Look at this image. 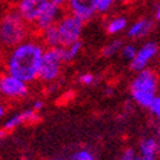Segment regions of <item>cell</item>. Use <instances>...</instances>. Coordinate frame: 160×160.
<instances>
[{
	"mask_svg": "<svg viewBox=\"0 0 160 160\" xmlns=\"http://www.w3.org/2000/svg\"><path fill=\"white\" fill-rule=\"evenodd\" d=\"M45 46L37 35L32 33L21 44L5 51L4 72L14 76L26 83H32L37 79L40 63Z\"/></svg>",
	"mask_w": 160,
	"mask_h": 160,
	"instance_id": "6da1fadb",
	"label": "cell"
},
{
	"mask_svg": "<svg viewBox=\"0 0 160 160\" xmlns=\"http://www.w3.org/2000/svg\"><path fill=\"white\" fill-rule=\"evenodd\" d=\"M31 26L12 8L0 17V50L8 51L32 35Z\"/></svg>",
	"mask_w": 160,
	"mask_h": 160,
	"instance_id": "7a4b0ae2",
	"label": "cell"
},
{
	"mask_svg": "<svg viewBox=\"0 0 160 160\" xmlns=\"http://www.w3.org/2000/svg\"><path fill=\"white\" fill-rule=\"evenodd\" d=\"M131 95L140 106L146 108L151 104V101L158 96V74L151 68H145L137 72V76L132 79Z\"/></svg>",
	"mask_w": 160,
	"mask_h": 160,
	"instance_id": "3957f363",
	"label": "cell"
},
{
	"mask_svg": "<svg viewBox=\"0 0 160 160\" xmlns=\"http://www.w3.org/2000/svg\"><path fill=\"white\" fill-rule=\"evenodd\" d=\"M63 48H45L44 54L40 63V68L37 73V79L44 83H52L59 79L63 69Z\"/></svg>",
	"mask_w": 160,
	"mask_h": 160,
	"instance_id": "277c9868",
	"label": "cell"
},
{
	"mask_svg": "<svg viewBox=\"0 0 160 160\" xmlns=\"http://www.w3.org/2000/svg\"><path fill=\"white\" fill-rule=\"evenodd\" d=\"M85 22L77 18L73 14L64 12L55 23L59 37V46H68L78 40H81V35L83 31Z\"/></svg>",
	"mask_w": 160,
	"mask_h": 160,
	"instance_id": "5b68a950",
	"label": "cell"
},
{
	"mask_svg": "<svg viewBox=\"0 0 160 160\" xmlns=\"http://www.w3.org/2000/svg\"><path fill=\"white\" fill-rule=\"evenodd\" d=\"M28 83L7 72H0V98L4 101H18L28 95Z\"/></svg>",
	"mask_w": 160,
	"mask_h": 160,
	"instance_id": "8992f818",
	"label": "cell"
},
{
	"mask_svg": "<svg viewBox=\"0 0 160 160\" xmlns=\"http://www.w3.org/2000/svg\"><path fill=\"white\" fill-rule=\"evenodd\" d=\"M99 0H67L64 12L76 16L85 23L98 14Z\"/></svg>",
	"mask_w": 160,
	"mask_h": 160,
	"instance_id": "52a82bcc",
	"label": "cell"
},
{
	"mask_svg": "<svg viewBox=\"0 0 160 160\" xmlns=\"http://www.w3.org/2000/svg\"><path fill=\"white\" fill-rule=\"evenodd\" d=\"M63 13H64L63 8H59L55 4L48 2L45 8L42 9V12L40 13L38 17L35 19V22L31 24L32 32L35 35H37V33L41 32L42 30L50 27V26H52V24H55Z\"/></svg>",
	"mask_w": 160,
	"mask_h": 160,
	"instance_id": "ba28073f",
	"label": "cell"
},
{
	"mask_svg": "<svg viewBox=\"0 0 160 160\" xmlns=\"http://www.w3.org/2000/svg\"><path fill=\"white\" fill-rule=\"evenodd\" d=\"M159 52V46L155 41L145 42L140 49H137L136 55L129 60V68L135 72H140L145 68H148L150 62L156 58Z\"/></svg>",
	"mask_w": 160,
	"mask_h": 160,
	"instance_id": "9c48e42d",
	"label": "cell"
},
{
	"mask_svg": "<svg viewBox=\"0 0 160 160\" xmlns=\"http://www.w3.org/2000/svg\"><path fill=\"white\" fill-rule=\"evenodd\" d=\"M49 0H17L14 9L30 26L42 12Z\"/></svg>",
	"mask_w": 160,
	"mask_h": 160,
	"instance_id": "30bf717a",
	"label": "cell"
},
{
	"mask_svg": "<svg viewBox=\"0 0 160 160\" xmlns=\"http://www.w3.org/2000/svg\"><path fill=\"white\" fill-rule=\"evenodd\" d=\"M40 114L33 110V109H28V110H23L16 115L10 117L4 124V131H12L17 127H19L21 124H33L36 122L40 121Z\"/></svg>",
	"mask_w": 160,
	"mask_h": 160,
	"instance_id": "8fae6325",
	"label": "cell"
},
{
	"mask_svg": "<svg viewBox=\"0 0 160 160\" xmlns=\"http://www.w3.org/2000/svg\"><path fill=\"white\" fill-rule=\"evenodd\" d=\"M154 27H155L154 21L143 17V18L137 19L136 22H133V24L129 26L127 31V36L132 40H141L146 37L149 33H151Z\"/></svg>",
	"mask_w": 160,
	"mask_h": 160,
	"instance_id": "7c38bea8",
	"label": "cell"
},
{
	"mask_svg": "<svg viewBox=\"0 0 160 160\" xmlns=\"http://www.w3.org/2000/svg\"><path fill=\"white\" fill-rule=\"evenodd\" d=\"M159 140L156 137H145L138 143V150L141 160H158L159 154Z\"/></svg>",
	"mask_w": 160,
	"mask_h": 160,
	"instance_id": "4fadbf2b",
	"label": "cell"
},
{
	"mask_svg": "<svg viewBox=\"0 0 160 160\" xmlns=\"http://www.w3.org/2000/svg\"><path fill=\"white\" fill-rule=\"evenodd\" d=\"M38 38L41 40L45 48H55L59 46V37H58V31L55 24L50 26V27L42 30L40 33H37Z\"/></svg>",
	"mask_w": 160,
	"mask_h": 160,
	"instance_id": "5bb4252c",
	"label": "cell"
},
{
	"mask_svg": "<svg viewBox=\"0 0 160 160\" xmlns=\"http://www.w3.org/2000/svg\"><path fill=\"white\" fill-rule=\"evenodd\" d=\"M128 26V21L126 17H122V16H118V17H114L112 18L108 23H106V32L109 35H118L123 32Z\"/></svg>",
	"mask_w": 160,
	"mask_h": 160,
	"instance_id": "9a60e30c",
	"label": "cell"
},
{
	"mask_svg": "<svg viewBox=\"0 0 160 160\" xmlns=\"http://www.w3.org/2000/svg\"><path fill=\"white\" fill-rule=\"evenodd\" d=\"M63 48V46H62ZM82 50V41L81 40H78V41L68 45L63 48V59H64V63H71L72 60H74L78 54L81 52Z\"/></svg>",
	"mask_w": 160,
	"mask_h": 160,
	"instance_id": "2e32d148",
	"label": "cell"
},
{
	"mask_svg": "<svg viewBox=\"0 0 160 160\" xmlns=\"http://www.w3.org/2000/svg\"><path fill=\"white\" fill-rule=\"evenodd\" d=\"M123 46V41L121 38H114L113 41L108 42L101 50V55L105 57V58H110V57H114L117 54H119V51H121Z\"/></svg>",
	"mask_w": 160,
	"mask_h": 160,
	"instance_id": "e0dca14e",
	"label": "cell"
},
{
	"mask_svg": "<svg viewBox=\"0 0 160 160\" xmlns=\"http://www.w3.org/2000/svg\"><path fill=\"white\" fill-rule=\"evenodd\" d=\"M136 51H137V49L133 44H123L121 51H119V54H121L124 59L131 60L133 57L136 55Z\"/></svg>",
	"mask_w": 160,
	"mask_h": 160,
	"instance_id": "ac0fdd59",
	"label": "cell"
},
{
	"mask_svg": "<svg viewBox=\"0 0 160 160\" xmlns=\"http://www.w3.org/2000/svg\"><path fill=\"white\" fill-rule=\"evenodd\" d=\"M71 160H96V159H95L94 154H92L91 151L82 149V150L74 151L71 156Z\"/></svg>",
	"mask_w": 160,
	"mask_h": 160,
	"instance_id": "d6986e66",
	"label": "cell"
},
{
	"mask_svg": "<svg viewBox=\"0 0 160 160\" xmlns=\"http://www.w3.org/2000/svg\"><path fill=\"white\" fill-rule=\"evenodd\" d=\"M118 160H141V158H140V154L137 152L136 149L127 148L123 150V152L121 154Z\"/></svg>",
	"mask_w": 160,
	"mask_h": 160,
	"instance_id": "ffe728a7",
	"label": "cell"
},
{
	"mask_svg": "<svg viewBox=\"0 0 160 160\" xmlns=\"http://www.w3.org/2000/svg\"><path fill=\"white\" fill-rule=\"evenodd\" d=\"M78 82L85 85V86H91V85H95L98 82V77L92 73L86 72V73H82V74L78 76Z\"/></svg>",
	"mask_w": 160,
	"mask_h": 160,
	"instance_id": "44dd1931",
	"label": "cell"
},
{
	"mask_svg": "<svg viewBox=\"0 0 160 160\" xmlns=\"http://www.w3.org/2000/svg\"><path fill=\"white\" fill-rule=\"evenodd\" d=\"M118 2V0H99L98 4V13L104 14V13L109 12L112 9V7Z\"/></svg>",
	"mask_w": 160,
	"mask_h": 160,
	"instance_id": "7402d4cb",
	"label": "cell"
},
{
	"mask_svg": "<svg viewBox=\"0 0 160 160\" xmlns=\"http://www.w3.org/2000/svg\"><path fill=\"white\" fill-rule=\"evenodd\" d=\"M148 109L149 112L151 113V115L159 118L160 115V98L159 96H155V99L151 101V104L148 106Z\"/></svg>",
	"mask_w": 160,
	"mask_h": 160,
	"instance_id": "603a6c76",
	"label": "cell"
},
{
	"mask_svg": "<svg viewBox=\"0 0 160 160\" xmlns=\"http://www.w3.org/2000/svg\"><path fill=\"white\" fill-rule=\"evenodd\" d=\"M5 113H7V104L2 98H0V118H3L5 115Z\"/></svg>",
	"mask_w": 160,
	"mask_h": 160,
	"instance_id": "cb8c5ba5",
	"label": "cell"
},
{
	"mask_svg": "<svg viewBox=\"0 0 160 160\" xmlns=\"http://www.w3.org/2000/svg\"><path fill=\"white\" fill-rule=\"evenodd\" d=\"M44 108V101H41V100H36L35 102H33V110H36V112H38V110H41Z\"/></svg>",
	"mask_w": 160,
	"mask_h": 160,
	"instance_id": "d4e9b609",
	"label": "cell"
},
{
	"mask_svg": "<svg viewBox=\"0 0 160 160\" xmlns=\"http://www.w3.org/2000/svg\"><path fill=\"white\" fill-rule=\"evenodd\" d=\"M49 2H50V3H52V4H55V5H57V7H59V8H63V9H64L67 0H49Z\"/></svg>",
	"mask_w": 160,
	"mask_h": 160,
	"instance_id": "484cf974",
	"label": "cell"
},
{
	"mask_svg": "<svg viewBox=\"0 0 160 160\" xmlns=\"http://www.w3.org/2000/svg\"><path fill=\"white\" fill-rule=\"evenodd\" d=\"M160 19V7L159 4H156V9H155V21Z\"/></svg>",
	"mask_w": 160,
	"mask_h": 160,
	"instance_id": "4316f807",
	"label": "cell"
},
{
	"mask_svg": "<svg viewBox=\"0 0 160 160\" xmlns=\"http://www.w3.org/2000/svg\"><path fill=\"white\" fill-rule=\"evenodd\" d=\"M121 2L123 3V4H129V3H132L133 0H121Z\"/></svg>",
	"mask_w": 160,
	"mask_h": 160,
	"instance_id": "83f0119b",
	"label": "cell"
},
{
	"mask_svg": "<svg viewBox=\"0 0 160 160\" xmlns=\"http://www.w3.org/2000/svg\"><path fill=\"white\" fill-rule=\"evenodd\" d=\"M57 160H63V159H57Z\"/></svg>",
	"mask_w": 160,
	"mask_h": 160,
	"instance_id": "f1b7e54d",
	"label": "cell"
}]
</instances>
